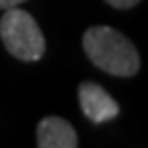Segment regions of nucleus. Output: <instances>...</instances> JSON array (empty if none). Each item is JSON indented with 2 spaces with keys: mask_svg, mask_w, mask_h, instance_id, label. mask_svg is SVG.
Masks as SVG:
<instances>
[{
  "mask_svg": "<svg viewBox=\"0 0 148 148\" xmlns=\"http://www.w3.org/2000/svg\"><path fill=\"white\" fill-rule=\"evenodd\" d=\"M82 47L86 58L113 76H134L140 70V56L134 43L113 27L97 25L84 31Z\"/></svg>",
  "mask_w": 148,
  "mask_h": 148,
  "instance_id": "1",
  "label": "nucleus"
},
{
  "mask_svg": "<svg viewBox=\"0 0 148 148\" xmlns=\"http://www.w3.org/2000/svg\"><path fill=\"white\" fill-rule=\"evenodd\" d=\"M0 39L6 51L23 62H37L45 53V37L37 21L21 8H6L0 18Z\"/></svg>",
  "mask_w": 148,
  "mask_h": 148,
  "instance_id": "2",
  "label": "nucleus"
},
{
  "mask_svg": "<svg viewBox=\"0 0 148 148\" xmlns=\"http://www.w3.org/2000/svg\"><path fill=\"white\" fill-rule=\"evenodd\" d=\"M78 101H80V109L84 117L90 119L92 123H105L119 115L117 101L97 82H90V80L80 82Z\"/></svg>",
  "mask_w": 148,
  "mask_h": 148,
  "instance_id": "3",
  "label": "nucleus"
},
{
  "mask_svg": "<svg viewBox=\"0 0 148 148\" xmlns=\"http://www.w3.org/2000/svg\"><path fill=\"white\" fill-rule=\"evenodd\" d=\"M37 146L39 148H76L78 138L70 121L58 115H47L37 123Z\"/></svg>",
  "mask_w": 148,
  "mask_h": 148,
  "instance_id": "4",
  "label": "nucleus"
},
{
  "mask_svg": "<svg viewBox=\"0 0 148 148\" xmlns=\"http://www.w3.org/2000/svg\"><path fill=\"white\" fill-rule=\"evenodd\" d=\"M107 4H111L113 8H132V6H136L140 0H105Z\"/></svg>",
  "mask_w": 148,
  "mask_h": 148,
  "instance_id": "5",
  "label": "nucleus"
},
{
  "mask_svg": "<svg viewBox=\"0 0 148 148\" xmlns=\"http://www.w3.org/2000/svg\"><path fill=\"white\" fill-rule=\"evenodd\" d=\"M25 0H0V8L6 10V8H12V6H18V4H23Z\"/></svg>",
  "mask_w": 148,
  "mask_h": 148,
  "instance_id": "6",
  "label": "nucleus"
}]
</instances>
